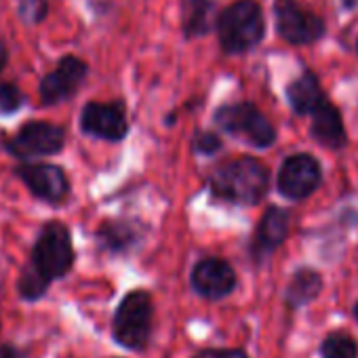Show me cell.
I'll use <instances>...</instances> for the list:
<instances>
[{"label":"cell","instance_id":"obj_1","mask_svg":"<svg viewBox=\"0 0 358 358\" xmlns=\"http://www.w3.org/2000/svg\"><path fill=\"white\" fill-rule=\"evenodd\" d=\"M268 186V169L251 156L228 160L209 175V188L215 196L245 207L259 203L266 196Z\"/></svg>","mask_w":358,"mask_h":358},{"label":"cell","instance_id":"obj_2","mask_svg":"<svg viewBox=\"0 0 358 358\" xmlns=\"http://www.w3.org/2000/svg\"><path fill=\"white\" fill-rule=\"evenodd\" d=\"M74 262H76V251H74L70 228L59 220H51L41 228L32 245L26 270H30L51 287L55 280L68 276Z\"/></svg>","mask_w":358,"mask_h":358},{"label":"cell","instance_id":"obj_3","mask_svg":"<svg viewBox=\"0 0 358 358\" xmlns=\"http://www.w3.org/2000/svg\"><path fill=\"white\" fill-rule=\"evenodd\" d=\"M266 36V20L255 0H236L217 17L220 47L228 55L255 49Z\"/></svg>","mask_w":358,"mask_h":358},{"label":"cell","instance_id":"obj_4","mask_svg":"<svg viewBox=\"0 0 358 358\" xmlns=\"http://www.w3.org/2000/svg\"><path fill=\"white\" fill-rule=\"evenodd\" d=\"M152 297L148 291L127 293L112 318V337L118 345L127 350H143L152 333Z\"/></svg>","mask_w":358,"mask_h":358},{"label":"cell","instance_id":"obj_5","mask_svg":"<svg viewBox=\"0 0 358 358\" xmlns=\"http://www.w3.org/2000/svg\"><path fill=\"white\" fill-rule=\"evenodd\" d=\"M3 148L24 162L55 156L66 148V129L47 120H28L13 137L3 141Z\"/></svg>","mask_w":358,"mask_h":358},{"label":"cell","instance_id":"obj_6","mask_svg":"<svg viewBox=\"0 0 358 358\" xmlns=\"http://www.w3.org/2000/svg\"><path fill=\"white\" fill-rule=\"evenodd\" d=\"M215 122L232 135H243L255 148H270L276 139V129L251 101L228 103L215 112Z\"/></svg>","mask_w":358,"mask_h":358},{"label":"cell","instance_id":"obj_7","mask_svg":"<svg viewBox=\"0 0 358 358\" xmlns=\"http://www.w3.org/2000/svg\"><path fill=\"white\" fill-rule=\"evenodd\" d=\"M276 32L295 47L312 45L327 32L324 20L303 7L299 0H274Z\"/></svg>","mask_w":358,"mask_h":358},{"label":"cell","instance_id":"obj_8","mask_svg":"<svg viewBox=\"0 0 358 358\" xmlns=\"http://www.w3.org/2000/svg\"><path fill=\"white\" fill-rule=\"evenodd\" d=\"M20 182L28 188V192L47 203V205H62L70 196V177L59 164L51 162H22L13 169Z\"/></svg>","mask_w":358,"mask_h":358},{"label":"cell","instance_id":"obj_9","mask_svg":"<svg viewBox=\"0 0 358 358\" xmlns=\"http://www.w3.org/2000/svg\"><path fill=\"white\" fill-rule=\"evenodd\" d=\"M320 182H322V169L318 160L310 154H293L282 162L276 186L285 199L303 201L312 192H316Z\"/></svg>","mask_w":358,"mask_h":358},{"label":"cell","instance_id":"obj_10","mask_svg":"<svg viewBox=\"0 0 358 358\" xmlns=\"http://www.w3.org/2000/svg\"><path fill=\"white\" fill-rule=\"evenodd\" d=\"M89 74V66L76 55H64L55 70L43 76L38 95L43 106H57L76 95Z\"/></svg>","mask_w":358,"mask_h":358},{"label":"cell","instance_id":"obj_11","mask_svg":"<svg viewBox=\"0 0 358 358\" xmlns=\"http://www.w3.org/2000/svg\"><path fill=\"white\" fill-rule=\"evenodd\" d=\"M80 131L85 135L106 139V141H120L129 133L127 112L122 101H89L80 112Z\"/></svg>","mask_w":358,"mask_h":358},{"label":"cell","instance_id":"obj_12","mask_svg":"<svg viewBox=\"0 0 358 358\" xmlns=\"http://www.w3.org/2000/svg\"><path fill=\"white\" fill-rule=\"evenodd\" d=\"M192 287L207 299H224L236 289V272L228 262L220 257H207L194 266Z\"/></svg>","mask_w":358,"mask_h":358},{"label":"cell","instance_id":"obj_13","mask_svg":"<svg viewBox=\"0 0 358 358\" xmlns=\"http://www.w3.org/2000/svg\"><path fill=\"white\" fill-rule=\"evenodd\" d=\"M289 222L291 215L287 209L280 207H270L266 215L259 222V228L253 236V257L264 259L272 255L287 238L289 234Z\"/></svg>","mask_w":358,"mask_h":358},{"label":"cell","instance_id":"obj_14","mask_svg":"<svg viewBox=\"0 0 358 358\" xmlns=\"http://www.w3.org/2000/svg\"><path fill=\"white\" fill-rule=\"evenodd\" d=\"M310 133L324 148L339 150L345 145V127L341 120V112L329 99L312 114Z\"/></svg>","mask_w":358,"mask_h":358},{"label":"cell","instance_id":"obj_15","mask_svg":"<svg viewBox=\"0 0 358 358\" xmlns=\"http://www.w3.org/2000/svg\"><path fill=\"white\" fill-rule=\"evenodd\" d=\"M287 99H289V106L293 108L295 114H299V116L310 114L312 116L327 101V95L320 87L316 74L306 70L299 78H295L287 87Z\"/></svg>","mask_w":358,"mask_h":358},{"label":"cell","instance_id":"obj_16","mask_svg":"<svg viewBox=\"0 0 358 358\" xmlns=\"http://www.w3.org/2000/svg\"><path fill=\"white\" fill-rule=\"evenodd\" d=\"M217 0H184V34L186 38H199L211 32L213 11Z\"/></svg>","mask_w":358,"mask_h":358},{"label":"cell","instance_id":"obj_17","mask_svg":"<svg viewBox=\"0 0 358 358\" xmlns=\"http://www.w3.org/2000/svg\"><path fill=\"white\" fill-rule=\"evenodd\" d=\"M95 238L101 245V249H106L110 253H122V251L131 249V245L137 241V230L131 222L108 220L97 228Z\"/></svg>","mask_w":358,"mask_h":358},{"label":"cell","instance_id":"obj_18","mask_svg":"<svg viewBox=\"0 0 358 358\" xmlns=\"http://www.w3.org/2000/svg\"><path fill=\"white\" fill-rule=\"evenodd\" d=\"M322 291V278L316 270L301 268L293 274V278L287 285V303L291 308H301L308 306L318 297Z\"/></svg>","mask_w":358,"mask_h":358},{"label":"cell","instance_id":"obj_19","mask_svg":"<svg viewBox=\"0 0 358 358\" xmlns=\"http://www.w3.org/2000/svg\"><path fill=\"white\" fill-rule=\"evenodd\" d=\"M322 358H358V343L348 333H331L320 345Z\"/></svg>","mask_w":358,"mask_h":358},{"label":"cell","instance_id":"obj_20","mask_svg":"<svg viewBox=\"0 0 358 358\" xmlns=\"http://www.w3.org/2000/svg\"><path fill=\"white\" fill-rule=\"evenodd\" d=\"M26 103V95L17 85L0 80V116H11L20 112Z\"/></svg>","mask_w":358,"mask_h":358},{"label":"cell","instance_id":"obj_21","mask_svg":"<svg viewBox=\"0 0 358 358\" xmlns=\"http://www.w3.org/2000/svg\"><path fill=\"white\" fill-rule=\"evenodd\" d=\"M17 15L28 26H38L49 15V0H22L17 7Z\"/></svg>","mask_w":358,"mask_h":358},{"label":"cell","instance_id":"obj_22","mask_svg":"<svg viewBox=\"0 0 358 358\" xmlns=\"http://www.w3.org/2000/svg\"><path fill=\"white\" fill-rule=\"evenodd\" d=\"M194 150L199 154H215V152L222 150V139L215 133H196Z\"/></svg>","mask_w":358,"mask_h":358},{"label":"cell","instance_id":"obj_23","mask_svg":"<svg viewBox=\"0 0 358 358\" xmlns=\"http://www.w3.org/2000/svg\"><path fill=\"white\" fill-rule=\"evenodd\" d=\"M194 358H247V354L241 350H205L199 352Z\"/></svg>","mask_w":358,"mask_h":358},{"label":"cell","instance_id":"obj_24","mask_svg":"<svg viewBox=\"0 0 358 358\" xmlns=\"http://www.w3.org/2000/svg\"><path fill=\"white\" fill-rule=\"evenodd\" d=\"M0 358H24V354L13 343H3L0 345Z\"/></svg>","mask_w":358,"mask_h":358},{"label":"cell","instance_id":"obj_25","mask_svg":"<svg viewBox=\"0 0 358 358\" xmlns=\"http://www.w3.org/2000/svg\"><path fill=\"white\" fill-rule=\"evenodd\" d=\"M7 62H9V51H7V45L0 41V72L7 68Z\"/></svg>","mask_w":358,"mask_h":358},{"label":"cell","instance_id":"obj_26","mask_svg":"<svg viewBox=\"0 0 358 358\" xmlns=\"http://www.w3.org/2000/svg\"><path fill=\"white\" fill-rule=\"evenodd\" d=\"M341 3H343V7H345V9H350V7H354V5L358 3V0H341Z\"/></svg>","mask_w":358,"mask_h":358},{"label":"cell","instance_id":"obj_27","mask_svg":"<svg viewBox=\"0 0 358 358\" xmlns=\"http://www.w3.org/2000/svg\"><path fill=\"white\" fill-rule=\"evenodd\" d=\"M354 316H356V320H358V301H356V306H354Z\"/></svg>","mask_w":358,"mask_h":358},{"label":"cell","instance_id":"obj_28","mask_svg":"<svg viewBox=\"0 0 358 358\" xmlns=\"http://www.w3.org/2000/svg\"><path fill=\"white\" fill-rule=\"evenodd\" d=\"M356 51H358V41H356Z\"/></svg>","mask_w":358,"mask_h":358}]
</instances>
